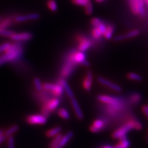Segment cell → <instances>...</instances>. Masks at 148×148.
I'll list each match as a JSON object with an SVG mask.
<instances>
[{
    "instance_id": "6da1fadb",
    "label": "cell",
    "mask_w": 148,
    "mask_h": 148,
    "mask_svg": "<svg viewBox=\"0 0 148 148\" xmlns=\"http://www.w3.org/2000/svg\"><path fill=\"white\" fill-rule=\"evenodd\" d=\"M24 48L19 41L11 44L4 54L0 56V66L7 62H17L22 58Z\"/></svg>"
},
{
    "instance_id": "7a4b0ae2",
    "label": "cell",
    "mask_w": 148,
    "mask_h": 148,
    "mask_svg": "<svg viewBox=\"0 0 148 148\" xmlns=\"http://www.w3.org/2000/svg\"><path fill=\"white\" fill-rule=\"evenodd\" d=\"M77 66L78 64L73 61L69 53L65 56L63 64L60 70L61 78H64V79L69 78L73 73Z\"/></svg>"
},
{
    "instance_id": "3957f363",
    "label": "cell",
    "mask_w": 148,
    "mask_h": 148,
    "mask_svg": "<svg viewBox=\"0 0 148 148\" xmlns=\"http://www.w3.org/2000/svg\"><path fill=\"white\" fill-rule=\"evenodd\" d=\"M69 54L73 61L78 64H82L85 67H89L90 66V62L86 60L85 52L72 49L69 51Z\"/></svg>"
},
{
    "instance_id": "277c9868",
    "label": "cell",
    "mask_w": 148,
    "mask_h": 148,
    "mask_svg": "<svg viewBox=\"0 0 148 148\" xmlns=\"http://www.w3.org/2000/svg\"><path fill=\"white\" fill-rule=\"evenodd\" d=\"M43 85V89L52 92V93L57 98L61 96L64 92V88L62 86L58 83L57 84H53V83H46Z\"/></svg>"
},
{
    "instance_id": "5b68a950",
    "label": "cell",
    "mask_w": 148,
    "mask_h": 148,
    "mask_svg": "<svg viewBox=\"0 0 148 148\" xmlns=\"http://www.w3.org/2000/svg\"><path fill=\"white\" fill-rule=\"evenodd\" d=\"M26 121L31 125H44L47 122V117L43 114H32L28 115Z\"/></svg>"
},
{
    "instance_id": "8992f818",
    "label": "cell",
    "mask_w": 148,
    "mask_h": 148,
    "mask_svg": "<svg viewBox=\"0 0 148 148\" xmlns=\"http://www.w3.org/2000/svg\"><path fill=\"white\" fill-rule=\"evenodd\" d=\"M40 17V16L38 13L34 12L30 13L25 15H19L14 17V21L17 23L24 22L29 21H34L37 20Z\"/></svg>"
},
{
    "instance_id": "52a82bcc",
    "label": "cell",
    "mask_w": 148,
    "mask_h": 148,
    "mask_svg": "<svg viewBox=\"0 0 148 148\" xmlns=\"http://www.w3.org/2000/svg\"><path fill=\"white\" fill-rule=\"evenodd\" d=\"M77 40L78 41V51H80L85 52L92 46L91 41L86 36H78L77 37Z\"/></svg>"
},
{
    "instance_id": "ba28073f",
    "label": "cell",
    "mask_w": 148,
    "mask_h": 148,
    "mask_svg": "<svg viewBox=\"0 0 148 148\" xmlns=\"http://www.w3.org/2000/svg\"><path fill=\"white\" fill-rule=\"evenodd\" d=\"M132 128H133V122H129L127 124L125 125L124 126L122 127L121 128H119L117 130H115L112 134V138L114 139H119L122 136L126 135L127 133H128L129 131H130Z\"/></svg>"
},
{
    "instance_id": "9c48e42d",
    "label": "cell",
    "mask_w": 148,
    "mask_h": 148,
    "mask_svg": "<svg viewBox=\"0 0 148 148\" xmlns=\"http://www.w3.org/2000/svg\"><path fill=\"white\" fill-rule=\"evenodd\" d=\"M33 38V34L31 32H21V33H14L10 39L15 41H25L30 40Z\"/></svg>"
},
{
    "instance_id": "30bf717a",
    "label": "cell",
    "mask_w": 148,
    "mask_h": 148,
    "mask_svg": "<svg viewBox=\"0 0 148 148\" xmlns=\"http://www.w3.org/2000/svg\"><path fill=\"white\" fill-rule=\"evenodd\" d=\"M98 80L100 83H101L102 85L106 86L107 87H109L110 89H112L115 91H117V92L122 91L121 87L117 85V84H115V83L107 80L105 78L99 77L98 78Z\"/></svg>"
},
{
    "instance_id": "8fae6325",
    "label": "cell",
    "mask_w": 148,
    "mask_h": 148,
    "mask_svg": "<svg viewBox=\"0 0 148 148\" xmlns=\"http://www.w3.org/2000/svg\"><path fill=\"white\" fill-rule=\"evenodd\" d=\"M71 99L72 106L74 110V112H75V114L76 115L77 119L80 120H82L83 119H84V115L83 114L80 106L79 104H78L77 100L75 98H73Z\"/></svg>"
},
{
    "instance_id": "7c38bea8",
    "label": "cell",
    "mask_w": 148,
    "mask_h": 148,
    "mask_svg": "<svg viewBox=\"0 0 148 148\" xmlns=\"http://www.w3.org/2000/svg\"><path fill=\"white\" fill-rule=\"evenodd\" d=\"M105 123L103 120L96 119L90 127V130L92 133H98L104 128Z\"/></svg>"
},
{
    "instance_id": "4fadbf2b",
    "label": "cell",
    "mask_w": 148,
    "mask_h": 148,
    "mask_svg": "<svg viewBox=\"0 0 148 148\" xmlns=\"http://www.w3.org/2000/svg\"><path fill=\"white\" fill-rule=\"evenodd\" d=\"M92 83V73L91 71H88L85 78L83 80V86L84 89L87 91H90L91 88Z\"/></svg>"
},
{
    "instance_id": "5bb4252c",
    "label": "cell",
    "mask_w": 148,
    "mask_h": 148,
    "mask_svg": "<svg viewBox=\"0 0 148 148\" xmlns=\"http://www.w3.org/2000/svg\"><path fill=\"white\" fill-rule=\"evenodd\" d=\"M58 83L61 84L64 90L66 91L67 95L68 96V97L70 99H72L73 98H74V94L73 92L71 89V88L69 86V85L68 84V83L67 82V81L66 80V79H64V78H61L58 81Z\"/></svg>"
},
{
    "instance_id": "9a60e30c",
    "label": "cell",
    "mask_w": 148,
    "mask_h": 148,
    "mask_svg": "<svg viewBox=\"0 0 148 148\" xmlns=\"http://www.w3.org/2000/svg\"><path fill=\"white\" fill-rule=\"evenodd\" d=\"M98 99L101 102L106 104H109L110 105H115L118 103V100L113 98L112 96H106V95H99L98 96Z\"/></svg>"
},
{
    "instance_id": "2e32d148",
    "label": "cell",
    "mask_w": 148,
    "mask_h": 148,
    "mask_svg": "<svg viewBox=\"0 0 148 148\" xmlns=\"http://www.w3.org/2000/svg\"><path fill=\"white\" fill-rule=\"evenodd\" d=\"M43 104H45L47 106V108L51 112H53V110H54L58 107V106L60 104V99L58 98H57V97H54V98H51L48 102H46V103Z\"/></svg>"
},
{
    "instance_id": "e0dca14e",
    "label": "cell",
    "mask_w": 148,
    "mask_h": 148,
    "mask_svg": "<svg viewBox=\"0 0 148 148\" xmlns=\"http://www.w3.org/2000/svg\"><path fill=\"white\" fill-rule=\"evenodd\" d=\"M73 135H74L73 132L71 131V132H69L68 133H67L64 136H62L61 140V141H60V143L59 144V147L61 148H62L65 146H66V145L69 143V141H70L73 138Z\"/></svg>"
},
{
    "instance_id": "ac0fdd59",
    "label": "cell",
    "mask_w": 148,
    "mask_h": 148,
    "mask_svg": "<svg viewBox=\"0 0 148 148\" xmlns=\"http://www.w3.org/2000/svg\"><path fill=\"white\" fill-rule=\"evenodd\" d=\"M62 131V127H56L53 128L46 132V136L48 138H53L55 136L58 135Z\"/></svg>"
},
{
    "instance_id": "d6986e66",
    "label": "cell",
    "mask_w": 148,
    "mask_h": 148,
    "mask_svg": "<svg viewBox=\"0 0 148 148\" xmlns=\"http://www.w3.org/2000/svg\"><path fill=\"white\" fill-rule=\"evenodd\" d=\"M14 21V18L7 17L0 21V29H6L10 27Z\"/></svg>"
},
{
    "instance_id": "ffe728a7",
    "label": "cell",
    "mask_w": 148,
    "mask_h": 148,
    "mask_svg": "<svg viewBox=\"0 0 148 148\" xmlns=\"http://www.w3.org/2000/svg\"><path fill=\"white\" fill-rule=\"evenodd\" d=\"M62 135L61 133H59L58 135L53 137V140L51 141L49 145V148H56L59 146V144L62 137Z\"/></svg>"
},
{
    "instance_id": "44dd1931",
    "label": "cell",
    "mask_w": 148,
    "mask_h": 148,
    "mask_svg": "<svg viewBox=\"0 0 148 148\" xmlns=\"http://www.w3.org/2000/svg\"><path fill=\"white\" fill-rule=\"evenodd\" d=\"M18 130H19V126L17 125H14L8 128L6 131H4V135L6 137L12 136Z\"/></svg>"
},
{
    "instance_id": "7402d4cb",
    "label": "cell",
    "mask_w": 148,
    "mask_h": 148,
    "mask_svg": "<svg viewBox=\"0 0 148 148\" xmlns=\"http://www.w3.org/2000/svg\"><path fill=\"white\" fill-rule=\"evenodd\" d=\"M114 31V27L112 25H108L106 26V30L105 31V33L104 34L105 38L108 40H110L112 38L113 33Z\"/></svg>"
},
{
    "instance_id": "603a6c76",
    "label": "cell",
    "mask_w": 148,
    "mask_h": 148,
    "mask_svg": "<svg viewBox=\"0 0 148 148\" xmlns=\"http://www.w3.org/2000/svg\"><path fill=\"white\" fill-rule=\"evenodd\" d=\"M58 114L60 117L65 120H69L70 119V114L68 112V111L64 108L59 109L58 110Z\"/></svg>"
},
{
    "instance_id": "cb8c5ba5",
    "label": "cell",
    "mask_w": 148,
    "mask_h": 148,
    "mask_svg": "<svg viewBox=\"0 0 148 148\" xmlns=\"http://www.w3.org/2000/svg\"><path fill=\"white\" fill-rule=\"evenodd\" d=\"M47 6L52 12H56L58 9V3L55 0H48L47 2Z\"/></svg>"
},
{
    "instance_id": "d4e9b609",
    "label": "cell",
    "mask_w": 148,
    "mask_h": 148,
    "mask_svg": "<svg viewBox=\"0 0 148 148\" xmlns=\"http://www.w3.org/2000/svg\"><path fill=\"white\" fill-rule=\"evenodd\" d=\"M34 83L35 89L37 91H40L43 90V83H41L39 78L38 77L35 78L34 80Z\"/></svg>"
},
{
    "instance_id": "484cf974",
    "label": "cell",
    "mask_w": 148,
    "mask_h": 148,
    "mask_svg": "<svg viewBox=\"0 0 148 148\" xmlns=\"http://www.w3.org/2000/svg\"><path fill=\"white\" fill-rule=\"evenodd\" d=\"M92 35L95 40H99L101 38L103 34H102V32L100 31L98 27H95L94 29L92 30Z\"/></svg>"
},
{
    "instance_id": "4316f807",
    "label": "cell",
    "mask_w": 148,
    "mask_h": 148,
    "mask_svg": "<svg viewBox=\"0 0 148 148\" xmlns=\"http://www.w3.org/2000/svg\"><path fill=\"white\" fill-rule=\"evenodd\" d=\"M15 32L14 31L8 30L7 29H0V36L3 37H10L14 34Z\"/></svg>"
},
{
    "instance_id": "83f0119b",
    "label": "cell",
    "mask_w": 148,
    "mask_h": 148,
    "mask_svg": "<svg viewBox=\"0 0 148 148\" xmlns=\"http://www.w3.org/2000/svg\"><path fill=\"white\" fill-rule=\"evenodd\" d=\"M127 77L130 79L132 80H134V81H141L142 80V77L139 75V74H137L136 73H133V72H131L128 73L127 75Z\"/></svg>"
},
{
    "instance_id": "f1b7e54d",
    "label": "cell",
    "mask_w": 148,
    "mask_h": 148,
    "mask_svg": "<svg viewBox=\"0 0 148 148\" xmlns=\"http://www.w3.org/2000/svg\"><path fill=\"white\" fill-rule=\"evenodd\" d=\"M91 1V0H72L73 4H75L77 6H85L88 3H89Z\"/></svg>"
},
{
    "instance_id": "f546056e",
    "label": "cell",
    "mask_w": 148,
    "mask_h": 148,
    "mask_svg": "<svg viewBox=\"0 0 148 148\" xmlns=\"http://www.w3.org/2000/svg\"><path fill=\"white\" fill-rule=\"evenodd\" d=\"M84 8H85V13L87 15H91L93 13L94 8L91 1H90L89 3H88L85 6H84Z\"/></svg>"
},
{
    "instance_id": "4dcf8cb0",
    "label": "cell",
    "mask_w": 148,
    "mask_h": 148,
    "mask_svg": "<svg viewBox=\"0 0 148 148\" xmlns=\"http://www.w3.org/2000/svg\"><path fill=\"white\" fill-rule=\"evenodd\" d=\"M51 112V111L48 109L47 106H46L45 104H43L42 107H41V114H43L46 117L48 118Z\"/></svg>"
},
{
    "instance_id": "1f68e13d",
    "label": "cell",
    "mask_w": 148,
    "mask_h": 148,
    "mask_svg": "<svg viewBox=\"0 0 148 148\" xmlns=\"http://www.w3.org/2000/svg\"><path fill=\"white\" fill-rule=\"evenodd\" d=\"M139 34H140V32H139L138 30H134L130 31L126 34H125V35L126 38H131L138 36Z\"/></svg>"
},
{
    "instance_id": "d6a6232c",
    "label": "cell",
    "mask_w": 148,
    "mask_h": 148,
    "mask_svg": "<svg viewBox=\"0 0 148 148\" xmlns=\"http://www.w3.org/2000/svg\"><path fill=\"white\" fill-rule=\"evenodd\" d=\"M8 138V148H15V141L12 136Z\"/></svg>"
},
{
    "instance_id": "836d02e7",
    "label": "cell",
    "mask_w": 148,
    "mask_h": 148,
    "mask_svg": "<svg viewBox=\"0 0 148 148\" xmlns=\"http://www.w3.org/2000/svg\"><path fill=\"white\" fill-rule=\"evenodd\" d=\"M91 25L94 27H98L99 25L101 23H103V21L101 20V18L98 17H94L92 18L91 21Z\"/></svg>"
},
{
    "instance_id": "e575fe53",
    "label": "cell",
    "mask_w": 148,
    "mask_h": 148,
    "mask_svg": "<svg viewBox=\"0 0 148 148\" xmlns=\"http://www.w3.org/2000/svg\"><path fill=\"white\" fill-rule=\"evenodd\" d=\"M11 43L6 42L0 45V53H1L3 52H5L6 49L11 46Z\"/></svg>"
},
{
    "instance_id": "d590c367",
    "label": "cell",
    "mask_w": 148,
    "mask_h": 148,
    "mask_svg": "<svg viewBox=\"0 0 148 148\" xmlns=\"http://www.w3.org/2000/svg\"><path fill=\"white\" fill-rule=\"evenodd\" d=\"M6 136L4 135V130L3 129L0 130V145L3 143L6 139Z\"/></svg>"
},
{
    "instance_id": "8d00e7d4",
    "label": "cell",
    "mask_w": 148,
    "mask_h": 148,
    "mask_svg": "<svg viewBox=\"0 0 148 148\" xmlns=\"http://www.w3.org/2000/svg\"><path fill=\"white\" fill-rule=\"evenodd\" d=\"M120 143L123 148H128L130 146V141H128L127 139L125 140L120 141Z\"/></svg>"
},
{
    "instance_id": "74e56055",
    "label": "cell",
    "mask_w": 148,
    "mask_h": 148,
    "mask_svg": "<svg viewBox=\"0 0 148 148\" xmlns=\"http://www.w3.org/2000/svg\"><path fill=\"white\" fill-rule=\"evenodd\" d=\"M125 39H127L126 37H125V35H120L115 36L114 38V41H122V40H124Z\"/></svg>"
},
{
    "instance_id": "f35d334b",
    "label": "cell",
    "mask_w": 148,
    "mask_h": 148,
    "mask_svg": "<svg viewBox=\"0 0 148 148\" xmlns=\"http://www.w3.org/2000/svg\"><path fill=\"white\" fill-rule=\"evenodd\" d=\"M133 128L136 130H141L142 128L141 124L138 121H133Z\"/></svg>"
},
{
    "instance_id": "ab89813d",
    "label": "cell",
    "mask_w": 148,
    "mask_h": 148,
    "mask_svg": "<svg viewBox=\"0 0 148 148\" xmlns=\"http://www.w3.org/2000/svg\"><path fill=\"white\" fill-rule=\"evenodd\" d=\"M98 27L99 28V29L100 30V31L102 32V34H103V35H104V34L105 33V31L106 30V25L103 22V23H101V24L99 25H98Z\"/></svg>"
},
{
    "instance_id": "60d3db41",
    "label": "cell",
    "mask_w": 148,
    "mask_h": 148,
    "mask_svg": "<svg viewBox=\"0 0 148 148\" xmlns=\"http://www.w3.org/2000/svg\"><path fill=\"white\" fill-rule=\"evenodd\" d=\"M142 110H143V112H144V114H145L146 116L148 118V106H147V105L143 106L142 107Z\"/></svg>"
},
{
    "instance_id": "b9f144b4",
    "label": "cell",
    "mask_w": 148,
    "mask_h": 148,
    "mask_svg": "<svg viewBox=\"0 0 148 148\" xmlns=\"http://www.w3.org/2000/svg\"><path fill=\"white\" fill-rule=\"evenodd\" d=\"M120 140V141H123V140H125L127 139V135H124L123 136H122L121 137H120L119 138Z\"/></svg>"
},
{
    "instance_id": "7bdbcfd3",
    "label": "cell",
    "mask_w": 148,
    "mask_h": 148,
    "mask_svg": "<svg viewBox=\"0 0 148 148\" xmlns=\"http://www.w3.org/2000/svg\"><path fill=\"white\" fill-rule=\"evenodd\" d=\"M101 148H114V147L111 146L110 145H104V146H103V147H102Z\"/></svg>"
},
{
    "instance_id": "ee69618b",
    "label": "cell",
    "mask_w": 148,
    "mask_h": 148,
    "mask_svg": "<svg viewBox=\"0 0 148 148\" xmlns=\"http://www.w3.org/2000/svg\"><path fill=\"white\" fill-rule=\"evenodd\" d=\"M105 0H95V1L98 2V3H102V2H104Z\"/></svg>"
},
{
    "instance_id": "f6af8a7d",
    "label": "cell",
    "mask_w": 148,
    "mask_h": 148,
    "mask_svg": "<svg viewBox=\"0 0 148 148\" xmlns=\"http://www.w3.org/2000/svg\"><path fill=\"white\" fill-rule=\"evenodd\" d=\"M2 19H3V18L1 17H0V21H1Z\"/></svg>"
},
{
    "instance_id": "bcb514c9",
    "label": "cell",
    "mask_w": 148,
    "mask_h": 148,
    "mask_svg": "<svg viewBox=\"0 0 148 148\" xmlns=\"http://www.w3.org/2000/svg\"><path fill=\"white\" fill-rule=\"evenodd\" d=\"M147 143H148V136H147Z\"/></svg>"
},
{
    "instance_id": "7dc6e473",
    "label": "cell",
    "mask_w": 148,
    "mask_h": 148,
    "mask_svg": "<svg viewBox=\"0 0 148 148\" xmlns=\"http://www.w3.org/2000/svg\"><path fill=\"white\" fill-rule=\"evenodd\" d=\"M146 3L148 4V0H146Z\"/></svg>"
}]
</instances>
